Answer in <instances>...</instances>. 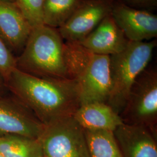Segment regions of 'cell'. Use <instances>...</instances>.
<instances>
[{
    "mask_svg": "<svg viewBox=\"0 0 157 157\" xmlns=\"http://www.w3.org/2000/svg\"><path fill=\"white\" fill-rule=\"evenodd\" d=\"M87 0H44L43 23L59 29L72 17Z\"/></svg>",
    "mask_w": 157,
    "mask_h": 157,
    "instance_id": "obj_15",
    "label": "cell"
},
{
    "mask_svg": "<svg viewBox=\"0 0 157 157\" xmlns=\"http://www.w3.org/2000/svg\"><path fill=\"white\" fill-rule=\"evenodd\" d=\"M0 157H3V156H2V155H1V154H0Z\"/></svg>",
    "mask_w": 157,
    "mask_h": 157,
    "instance_id": "obj_23",
    "label": "cell"
},
{
    "mask_svg": "<svg viewBox=\"0 0 157 157\" xmlns=\"http://www.w3.org/2000/svg\"><path fill=\"white\" fill-rule=\"evenodd\" d=\"M44 0H15V3L33 28L43 25Z\"/></svg>",
    "mask_w": 157,
    "mask_h": 157,
    "instance_id": "obj_17",
    "label": "cell"
},
{
    "mask_svg": "<svg viewBox=\"0 0 157 157\" xmlns=\"http://www.w3.org/2000/svg\"><path fill=\"white\" fill-rule=\"evenodd\" d=\"M113 133L121 157H157V136L146 127L123 124Z\"/></svg>",
    "mask_w": 157,
    "mask_h": 157,
    "instance_id": "obj_11",
    "label": "cell"
},
{
    "mask_svg": "<svg viewBox=\"0 0 157 157\" xmlns=\"http://www.w3.org/2000/svg\"><path fill=\"white\" fill-rule=\"evenodd\" d=\"M6 1H10V2H15V0H4Z\"/></svg>",
    "mask_w": 157,
    "mask_h": 157,
    "instance_id": "obj_22",
    "label": "cell"
},
{
    "mask_svg": "<svg viewBox=\"0 0 157 157\" xmlns=\"http://www.w3.org/2000/svg\"><path fill=\"white\" fill-rule=\"evenodd\" d=\"M120 117L124 124L144 126L157 136L156 69L146 68L136 78Z\"/></svg>",
    "mask_w": 157,
    "mask_h": 157,
    "instance_id": "obj_4",
    "label": "cell"
},
{
    "mask_svg": "<svg viewBox=\"0 0 157 157\" xmlns=\"http://www.w3.org/2000/svg\"><path fill=\"white\" fill-rule=\"evenodd\" d=\"M129 42L111 13L78 45L90 53L111 56L123 50Z\"/></svg>",
    "mask_w": 157,
    "mask_h": 157,
    "instance_id": "obj_10",
    "label": "cell"
},
{
    "mask_svg": "<svg viewBox=\"0 0 157 157\" xmlns=\"http://www.w3.org/2000/svg\"><path fill=\"white\" fill-rule=\"evenodd\" d=\"M32 29L15 2L0 0V35L12 52L22 51Z\"/></svg>",
    "mask_w": 157,
    "mask_h": 157,
    "instance_id": "obj_12",
    "label": "cell"
},
{
    "mask_svg": "<svg viewBox=\"0 0 157 157\" xmlns=\"http://www.w3.org/2000/svg\"><path fill=\"white\" fill-rule=\"evenodd\" d=\"M116 0H87L72 17L58 29L67 43L78 44L111 13Z\"/></svg>",
    "mask_w": 157,
    "mask_h": 157,
    "instance_id": "obj_7",
    "label": "cell"
},
{
    "mask_svg": "<svg viewBox=\"0 0 157 157\" xmlns=\"http://www.w3.org/2000/svg\"><path fill=\"white\" fill-rule=\"evenodd\" d=\"M44 126L15 97H0V136L21 135L39 139Z\"/></svg>",
    "mask_w": 157,
    "mask_h": 157,
    "instance_id": "obj_8",
    "label": "cell"
},
{
    "mask_svg": "<svg viewBox=\"0 0 157 157\" xmlns=\"http://www.w3.org/2000/svg\"><path fill=\"white\" fill-rule=\"evenodd\" d=\"M38 157H47L45 156V155L43 154V153L42 154H41Z\"/></svg>",
    "mask_w": 157,
    "mask_h": 157,
    "instance_id": "obj_21",
    "label": "cell"
},
{
    "mask_svg": "<svg viewBox=\"0 0 157 157\" xmlns=\"http://www.w3.org/2000/svg\"><path fill=\"white\" fill-rule=\"evenodd\" d=\"M133 8H151L157 6V0H122Z\"/></svg>",
    "mask_w": 157,
    "mask_h": 157,
    "instance_id": "obj_19",
    "label": "cell"
},
{
    "mask_svg": "<svg viewBox=\"0 0 157 157\" xmlns=\"http://www.w3.org/2000/svg\"><path fill=\"white\" fill-rule=\"evenodd\" d=\"M73 117L84 130H107L113 132L124 124L120 115L106 102L81 105Z\"/></svg>",
    "mask_w": 157,
    "mask_h": 157,
    "instance_id": "obj_13",
    "label": "cell"
},
{
    "mask_svg": "<svg viewBox=\"0 0 157 157\" xmlns=\"http://www.w3.org/2000/svg\"><path fill=\"white\" fill-rule=\"evenodd\" d=\"M80 105L106 102L111 90L109 56L92 54L85 50L73 70Z\"/></svg>",
    "mask_w": 157,
    "mask_h": 157,
    "instance_id": "obj_5",
    "label": "cell"
},
{
    "mask_svg": "<svg viewBox=\"0 0 157 157\" xmlns=\"http://www.w3.org/2000/svg\"><path fill=\"white\" fill-rule=\"evenodd\" d=\"M17 69V57L0 35V78L5 84Z\"/></svg>",
    "mask_w": 157,
    "mask_h": 157,
    "instance_id": "obj_18",
    "label": "cell"
},
{
    "mask_svg": "<svg viewBox=\"0 0 157 157\" xmlns=\"http://www.w3.org/2000/svg\"><path fill=\"white\" fill-rule=\"evenodd\" d=\"M43 153L39 139L21 135L0 136V154L4 157H38Z\"/></svg>",
    "mask_w": 157,
    "mask_h": 157,
    "instance_id": "obj_14",
    "label": "cell"
},
{
    "mask_svg": "<svg viewBox=\"0 0 157 157\" xmlns=\"http://www.w3.org/2000/svg\"><path fill=\"white\" fill-rule=\"evenodd\" d=\"M39 140L47 157H90L84 130L73 115L45 125Z\"/></svg>",
    "mask_w": 157,
    "mask_h": 157,
    "instance_id": "obj_6",
    "label": "cell"
},
{
    "mask_svg": "<svg viewBox=\"0 0 157 157\" xmlns=\"http://www.w3.org/2000/svg\"><path fill=\"white\" fill-rule=\"evenodd\" d=\"M6 86L44 125L73 115L80 105L74 78H41L17 68Z\"/></svg>",
    "mask_w": 157,
    "mask_h": 157,
    "instance_id": "obj_1",
    "label": "cell"
},
{
    "mask_svg": "<svg viewBox=\"0 0 157 157\" xmlns=\"http://www.w3.org/2000/svg\"><path fill=\"white\" fill-rule=\"evenodd\" d=\"M7 90L6 84L2 79L0 78V97L5 95V93Z\"/></svg>",
    "mask_w": 157,
    "mask_h": 157,
    "instance_id": "obj_20",
    "label": "cell"
},
{
    "mask_svg": "<svg viewBox=\"0 0 157 157\" xmlns=\"http://www.w3.org/2000/svg\"><path fill=\"white\" fill-rule=\"evenodd\" d=\"M157 41H129L124 50L109 56L111 90L107 104L118 114L124 108L135 80L151 59Z\"/></svg>",
    "mask_w": 157,
    "mask_h": 157,
    "instance_id": "obj_3",
    "label": "cell"
},
{
    "mask_svg": "<svg viewBox=\"0 0 157 157\" xmlns=\"http://www.w3.org/2000/svg\"><path fill=\"white\" fill-rule=\"evenodd\" d=\"M63 40L58 29L44 25L33 28L17 57V69L41 78L73 79L71 45Z\"/></svg>",
    "mask_w": 157,
    "mask_h": 157,
    "instance_id": "obj_2",
    "label": "cell"
},
{
    "mask_svg": "<svg viewBox=\"0 0 157 157\" xmlns=\"http://www.w3.org/2000/svg\"><path fill=\"white\" fill-rule=\"evenodd\" d=\"M84 133L90 157H121L113 132L87 130Z\"/></svg>",
    "mask_w": 157,
    "mask_h": 157,
    "instance_id": "obj_16",
    "label": "cell"
},
{
    "mask_svg": "<svg viewBox=\"0 0 157 157\" xmlns=\"http://www.w3.org/2000/svg\"><path fill=\"white\" fill-rule=\"evenodd\" d=\"M111 15L129 41H144L157 37V17L151 12L116 0Z\"/></svg>",
    "mask_w": 157,
    "mask_h": 157,
    "instance_id": "obj_9",
    "label": "cell"
}]
</instances>
